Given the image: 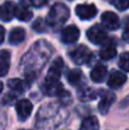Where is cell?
Masks as SVG:
<instances>
[{
    "mask_svg": "<svg viewBox=\"0 0 129 130\" xmlns=\"http://www.w3.org/2000/svg\"><path fill=\"white\" fill-rule=\"evenodd\" d=\"M107 73V69L105 65L97 64L90 72V78L94 82H102Z\"/></svg>",
    "mask_w": 129,
    "mask_h": 130,
    "instance_id": "cell-15",
    "label": "cell"
},
{
    "mask_svg": "<svg viewBox=\"0 0 129 130\" xmlns=\"http://www.w3.org/2000/svg\"><path fill=\"white\" fill-rule=\"evenodd\" d=\"M15 10L16 6L14 2L5 1L4 5L0 7V17H1V20H4L5 22L11 21V18L15 16Z\"/></svg>",
    "mask_w": 129,
    "mask_h": 130,
    "instance_id": "cell-13",
    "label": "cell"
},
{
    "mask_svg": "<svg viewBox=\"0 0 129 130\" xmlns=\"http://www.w3.org/2000/svg\"><path fill=\"white\" fill-rule=\"evenodd\" d=\"M15 101H16V95L13 94V92L7 94L6 96L4 97V99H2V102H4L5 105H11V104H13Z\"/></svg>",
    "mask_w": 129,
    "mask_h": 130,
    "instance_id": "cell-26",
    "label": "cell"
},
{
    "mask_svg": "<svg viewBox=\"0 0 129 130\" xmlns=\"http://www.w3.org/2000/svg\"><path fill=\"white\" fill-rule=\"evenodd\" d=\"M122 39L126 41L127 43H129V29H126L122 33Z\"/></svg>",
    "mask_w": 129,
    "mask_h": 130,
    "instance_id": "cell-28",
    "label": "cell"
},
{
    "mask_svg": "<svg viewBox=\"0 0 129 130\" xmlns=\"http://www.w3.org/2000/svg\"><path fill=\"white\" fill-rule=\"evenodd\" d=\"M119 65L126 72H129V53H123L119 59Z\"/></svg>",
    "mask_w": 129,
    "mask_h": 130,
    "instance_id": "cell-23",
    "label": "cell"
},
{
    "mask_svg": "<svg viewBox=\"0 0 129 130\" xmlns=\"http://www.w3.org/2000/svg\"><path fill=\"white\" fill-rule=\"evenodd\" d=\"M64 69V63H63V59L61 57H57L53 64L50 65L49 70H48V73L46 78L48 79H55V80H59V76H61L62 72H63Z\"/></svg>",
    "mask_w": 129,
    "mask_h": 130,
    "instance_id": "cell-12",
    "label": "cell"
},
{
    "mask_svg": "<svg viewBox=\"0 0 129 130\" xmlns=\"http://www.w3.org/2000/svg\"><path fill=\"white\" fill-rule=\"evenodd\" d=\"M15 16L22 22H27L32 18L33 13L32 10H30V8L25 5H18L16 6V10H15Z\"/></svg>",
    "mask_w": 129,
    "mask_h": 130,
    "instance_id": "cell-17",
    "label": "cell"
},
{
    "mask_svg": "<svg viewBox=\"0 0 129 130\" xmlns=\"http://www.w3.org/2000/svg\"><path fill=\"white\" fill-rule=\"evenodd\" d=\"M87 38L94 45H103L105 41H107V33L102 26L94 25L87 31Z\"/></svg>",
    "mask_w": 129,
    "mask_h": 130,
    "instance_id": "cell-5",
    "label": "cell"
},
{
    "mask_svg": "<svg viewBox=\"0 0 129 130\" xmlns=\"http://www.w3.org/2000/svg\"><path fill=\"white\" fill-rule=\"evenodd\" d=\"M127 81V75L120 71H114L111 75L109 76L107 80V86L112 89H118V88L122 87L125 82Z\"/></svg>",
    "mask_w": 129,
    "mask_h": 130,
    "instance_id": "cell-11",
    "label": "cell"
},
{
    "mask_svg": "<svg viewBox=\"0 0 129 130\" xmlns=\"http://www.w3.org/2000/svg\"><path fill=\"white\" fill-rule=\"evenodd\" d=\"M117 55V48L113 42H107L102 47L100 52V56L104 61H110V59L114 58Z\"/></svg>",
    "mask_w": 129,
    "mask_h": 130,
    "instance_id": "cell-14",
    "label": "cell"
},
{
    "mask_svg": "<svg viewBox=\"0 0 129 130\" xmlns=\"http://www.w3.org/2000/svg\"><path fill=\"white\" fill-rule=\"evenodd\" d=\"M10 66V54L8 50L0 52V76H5L9 71Z\"/></svg>",
    "mask_w": 129,
    "mask_h": 130,
    "instance_id": "cell-16",
    "label": "cell"
},
{
    "mask_svg": "<svg viewBox=\"0 0 129 130\" xmlns=\"http://www.w3.org/2000/svg\"><path fill=\"white\" fill-rule=\"evenodd\" d=\"M46 26H47V24H46V23L43 22L41 18L37 20L36 22L33 23V29L36 30V31H38V32H45Z\"/></svg>",
    "mask_w": 129,
    "mask_h": 130,
    "instance_id": "cell-25",
    "label": "cell"
},
{
    "mask_svg": "<svg viewBox=\"0 0 129 130\" xmlns=\"http://www.w3.org/2000/svg\"><path fill=\"white\" fill-rule=\"evenodd\" d=\"M116 101V95L111 91H103V95L101 97V101L98 103V110L101 114H106L109 112L110 107Z\"/></svg>",
    "mask_w": 129,
    "mask_h": 130,
    "instance_id": "cell-10",
    "label": "cell"
},
{
    "mask_svg": "<svg viewBox=\"0 0 129 130\" xmlns=\"http://www.w3.org/2000/svg\"><path fill=\"white\" fill-rule=\"evenodd\" d=\"M70 58L77 65L88 64L93 59V53L86 47V46H79L72 52H70Z\"/></svg>",
    "mask_w": 129,
    "mask_h": 130,
    "instance_id": "cell-3",
    "label": "cell"
},
{
    "mask_svg": "<svg viewBox=\"0 0 129 130\" xmlns=\"http://www.w3.org/2000/svg\"><path fill=\"white\" fill-rule=\"evenodd\" d=\"M8 87L10 90L16 92H23L26 90V88L29 87V83L26 81L22 80V79H17V78H14L10 79L8 81Z\"/></svg>",
    "mask_w": 129,
    "mask_h": 130,
    "instance_id": "cell-19",
    "label": "cell"
},
{
    "mask_svg": "<svg viewBox=\"0 0 129 130\" xmlns=\"http://www.w3.org/2000/svg\"><path fill=\"white\" fill-rule=\"evenodd\" d=\"M66 78H68L69 83H71L72 86H74V85H78V83L81 81L82 73L79 69H73V70H71V71H69Z\"/></svg>",
    "mask_w": 129,
    "mask_h": 130,
    "instance_id": "cell-22",
    "label": "cell"
},
{
    "mask_svg": "<svg viewBox=\"0 0 129 130\" xmlns=\"http://www.w3.org/2000/svg\"><path fill=\"white\" fill-rule=\"evenodd\" d=\"M46 2H47V0H32V4H33V6H36V7L43 6Z\"/></svg>",
    "mask_w": 129,
    "mask_h": 130,
    "instance_id": "cell-27",
    "label": "cell"
},
{
    "mask_svg": "<svg viewBox=\"0 0 129 130\" xmlns=\"http://www.w3.org/2000/svg\"><path fill=\"white\" fill-rule=\"evenodd\" d=\"M50 54H52V46L49 43H46L45 41H40L36 43L33 48L25 55L22 61V65L25 69V78L27 83L34 80L37 76V72L41 70L38 62L43 66V64L49 58Z\"/></svg>",
    "mask_w": 129,
    "mask_h": 130,
    "instance_id": "cell-1",
    "label": "cell"
},
{
    "mask_svg": "<svg viewBox=\"0 0 129 130\" xmlns=\"http://www.w3.org/2000/svg\"><path fill=\"white\" fill-rule=\"evenodd\" d=\"M25 39V31L22 27H15L11 30L10 34H9V43L10 45H20L24 41Z\"/></svg>",
    "mask_w": 129,
    "mask_h": 130,
    "instance_id": "cell-18",
    "label": "cell"
},
{
    "mask_svg": "<svg viewBox=\"0 0 129 130\" xmlns=\"http://www.w3.org/2000/svg\"><path fill=\"white\" fill-rule=\"evenodd\" d=\"M75 14L79 18L85 21H88L90 18L95 17V15L97 14V8L95 5L93 4H82L78 5L75 8Z\"/></svg>",
    "mask_w": 129,
    "mask_h": 130,
    "instance_id": "cell-6",
    "label": "cell"
},
{
    "mask_svg": "<svg viewBox=\"0 0 129 130\" xmlns=\"http://www.w3.org/2000/svg\"><path fill=\"white\" fill-rule=\"evenodd\" d=\"M78 97L80 101L82 102H88V101H93L96 98V92L94 89L88 87H82L79 89L78 91Z\"/></svg>",
    "mask_w": 129,
    "mask_h": 130,
    "instance_id": "cell-21",
    "label": "cell"
},
{
    "mask_svg": "<svg viewBox=\"0 0 129 130\" xmlns=\"http://www.w3.org/2000/svg\"><path fill=\"white\" fill-rule=\"evenodd\" d=\"M70 17V10L64 4H55L50 8L47 16V24L52 27L62 26Z\"/></svg>",
    "mask_w": 129,
    "mask_h": 130,
    "instance_id": "cell-2",
    "label": "cell"
},
{
    "mask_svg": "<svg viewBox=\"0 0 129 130\" xmlns=\"http://www.w3.org/2000/svg\"><path fill=\"white\" fill-rule=\"evenodd\" d=\"M111 2L119 10H126L129 8V0H111Z\"/></svg>",
    "mask_w": 129,
    "mask_h": 130,
    "instance_id": "cell-24",
    "label": "cell"
},
{
    "mask_svg": "<svg viewBox=\"0 0 129 130\" xmlns=\"http://www.w3.org/2000/svg\"><path fill=\"white\" fill-rule=\"evenodd\" d=\"M80 37V31L75 25H69L61 32V39L64 43H74Z\"/></svg>",
    "mask_w": 129,
    "mask_h": 130,
    "instance_id": "cell-7",
    "label": "cell"
},
{
    "mask_svg": "<svg viewBox=\"0 0 129 130\" xmlns=\"http://www.w3.org/2000/svg\"><path fill=\"white\" fill-rule=\"evenodd\" d=\"M21 130H26V129H21Z\"/></svg>",
    "mask_w": 129,
    "mask_h": 130,
    "instance_id": "cell-31",
    "label": "cell"
},
{
    "mask_svg": "<svg viewBox=\"0 0 129 130\" xmlns=\"http://www.w3.org/2000/svg\"><path fill=\"white\" fill-rule=\"evenodd\" d=\"M4 38H5V29L0 25V43L4 41Z\"/></svg>",
    "mask_w": 129,
    "mask_h": 130,
    "instance_id": "cell-29",
    "label": "cell"
},
{
    "mask_svg": "<svg viewBox=\"0 0 129 130\" xmlns=\"http://www.w3.org/2000/svg\"><path fill=\"white\" fill-rule=\"evenodd\" d=\"M2 88H4V86H2V83L0 82V94H1V91H2Z\"/></svg>",
    "mask_w": 129,
    "mask_h": 130,
    "instance_id": "cell-30",
    "label": "cell"
},
{
    "mask_svg": "<svg viewBox=\"0 0 129 130\" xmlns=\"http://www.w3.org/2000/svg\"><path fill=\"white\" fill-rule=\"evenodd\" d=\"M33 105L29 99H21L16 104V113L21 121H25L31 115Z\"/></svg>",
    "mask_w": 129,
    "mask_h": 130,
    "instance_id": "cell-8",
    "label": "cell"
},
{
    "mask_svg": "<svg viewBox=\"0 0 129 130\" xmlns=\"http://www.w3.org/2000/svg\"><path fill=\"white\" fill-rule=\"evenodd\" d=\"M102 24L104 25V27L109 30H117L120 26V21L117 14H114L113 11H105L102 14Z\"/></svg>",
    "mask_w": 129,
    "mask_h": 130,
    "instance_id": "cell-9",
    "label": "cell"
},
{
    "mask_svg": "<svg viewBox=\"0 0 129 130\" xmlns=\"http://www.w3.org/2000/svg\"><path fill=\"white\" fill-rule=\"evenodd\" d=\"M79 130H100V123L97 118L88 117L82 121Z\"/></svg>",
    "mask_w": 129,
    "mask_h": 130,
    "instance_id": "cell-20",
    "label": "cell"
},
{
    "mask_svg": "<svg viewBox=\"0 0 129 130\" xmlns=\"http://www.w3.org/2000/svg\"><path fill=\"white\" fill-rule=\"evenodd\" d=\"M41 90H42V92L46 96L59 97L62 95V92L64 91V88L62 86V83L59 82V80L46 78L43 80L42 85H41Z\"/></svg>",
    "mask_w": 129,
    "mask_h": 130,
    "instance_id": "cell-4",
    "label": "cell"
}]
</instances>
